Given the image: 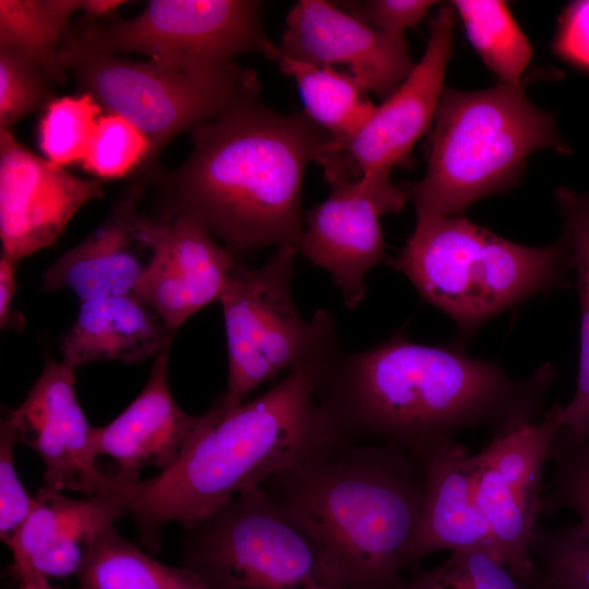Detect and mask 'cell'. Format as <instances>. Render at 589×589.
Instances as JSON below:
<instances>
[{"instance_id": "cell-25", "label": "cell", "mask_w": 589, "mask_h": 589, "mask_svg": "<svg viewBox=\"0 0 589 589\" xmlns=\"http://www.w3.org/2000/svg\"><path fill=\"white\" fill-rule=\"evenodd\" d=\"M82 4L83 0H0V48L29 60L52 81H62L59 44Z\"/></svg>"}, {"instance_id": "cell-2", "label": "cell", "mask_w": 589, "mask_h": 589, "mask_svg": "<svg viewBox=\"0 0 589 589\" xmlns=\"http://www.w3.org/2000/svg\"><path fill=\"white\" fill-rule=\"evenodd\" d=\"M334 328L260 397L228 411L216 399L199 416L183 453L169 469L149 479L124 480L125 516L149 554L159 552L168 524L193 528L237 494L262 485L338 435L318 397L323 371L340 348Z\"/></svg>"}, {"instance_id": "cell-34", "label": "cell", "mask_w": 589, "mask_h": 589, "mask_svg": "<svg viewBox=\"0 0 589 589\" xmlns=\"http://www.w3.org/2000/svg\"><path fill=\"white\" fill-rule=\"evenodd\" d=\"M16 442L17 432L5 417L0 429V538L5 545L16 536L35 505L16 473Z\"/></svg>"}, {"instance_id": "cell-4", "label": "cell", "mask_w": 589, "mask_h": 589, "mask_svg": "<svg viewBox=\"0 0 589 589\" xmlns=\"http://www.w3.org/2000/svg\"><path fill=\"white\" fill-rule=\"evenodd\" d=\"M261 488L346 589H406L401 558L425 478L398 446L334 435Z\"/></svg>"}, {"instance_id": "cell-33", "label": "cell", "mask_w": 589, "mask_h": 589, "mask_svg": "<svg viewBox=\"0 0 589 589\" xmlns=\"http://www.w3.org/2000/svg\"><path fill=\"white\" fill-rule=\"evenodd\" d=\"M530 553L548 581L561 589H589V540L573 538L567 528L536 527Z\"/></svg>"}, {"instance_id": "cell-37", "label": "cell", "mask_w": 589, "mask_h": 589, "mask_svg": "<svg viewBox=\"0 0 589 589\" xmlns=\"http://www.w3.org/2000/svg\"><path fill=\"white\" fill-rule=\"evenodd\" d=\"M17 262L1 253L0 257V326L21 329L24 324L23 315L12 309L16 291Z\"/></svg>"}, {"instance_id": "cell-7", "label": "cell", "mask_w": 589, "mask_h": 589, "mask_svg": "<svg viewBox=\"0 0 589 589\" xmlns=\"http://www.w3.org/2000/svg\"><path fill=\"white\" fill-rule=\"evenodd\" d=\"M59 61L103 109L123 117L147 136L152 154L146 170H153V161L176 135L261 93L256 73L235 62L189 71L87 50L67 35Z\"/></svg>"}, {"instance_id": "cell-17", "label": "cell", "mask_w": 589, "mask_h": 589, "mask_svg": "<svg viewBox=\"0 0 589 589\" xmlns=\"http://www.w3.org/2000/svg\"><path fill=\"white\" fill-rule=\"evenodd\" d=\"M141 187L121 197L107 218L41 274L47 292L68 289L81 301L133 293L156 256L168 217L144 213Z\"/></svg>"}, {"instance_id": "cell-18", "label": "cell", "mask_w": 589, "mask_h": 589, "mask_svg": "<svg viewBox=\"0 0 589 589\" xmlns=\"http://www.w3.org/2000/svg\"><path fill=\"white\" fill-rule=\"evenodd\" d=\"M166 216L156 256L133 293L175 334L194 313L219 300L242 261L193 218Z\"/></svg>"}, {"instance_id": "cell-40", "label": "cell", "mask_w": 589, "mask_h": 589, "mask_svg": "<svg viewBox=\"0 0 589 589\" xmlns=\"http://www.w3.org/2000/svg\"><path fill=\"white\" fill-rule=\"evenodd\" d=\"M530 589H561V588L548 581L546 579L542 578L541 581H538L536 585L531 586Z\"/></svg>"}, {"instance_id": "cell-11", "label": "cell", "mask_w": 589, "mask_h": 589, "mask_svg": "<svg viewBox=\"0 0 589 589\" xmlns=\"http://www.w3.org/2000/svg\"><path fill=\"white\" fill-rule=\"evenodd\" d=\"M563 406L554 402L539 423L492 437L470 455L477 503L491 532L496 557L521 584L536 575L530 544L541 513V482Z\"/></svg>"}, {"instance_id": "cell-32", "label": "cell", "mask_w": 589, "mask_h": 589, "mask_svg": "<svg viewBox=\"0 0 589 589\" xmlns=\"http://www.w3.org/2000/svg\"><path fill=\"white\" fill-rule=\"evenodd\" d=\"M52 80L22 56L0 48V129H11L20 119L52 100Z\"/></svg>"}, {"instance_id": "cell-29", "label": "cell", "mask_w": 589, "mask_h": 589, "mask_svg": "<svg viewBox=\"0 0 589 589\" xmlns=\"http://www.w3.org/2000/svg\"><path fill=\"white\" fill-rule=\"evenodd\" d=\"M101 111L88 93L52 99L38 124V144L45 158L61 167L82 164Z\"/></svg>"}, {"instance_id": "cell-27", "label": "cell", "mask_w": 589, "mask_h": 589, "mask_svg": "<svg viewBox=\"0 0 589 589\" xmlns=\"http://www.w3.org/2000/svg\"><path fill=\"white\" fill-rule=\"evenodd\" d=\"M452 5L462 20L470 44L500 83L522 84L532 48L506 2L456 0Z\"/></svg>"}, {"instance_id": "cell-5", "label": "cell", "mask_w": 589, "mask_h": 589, "mask_svg": "<svg viewBox=\"0 0 589 589\" xmlns=\"http://www.w3.org/2000/svg\"><path fill=\"white\" fill-rule=\"evenodd\" d=\"M387 264L454 321V345L461 348L500 313L539 293L570 287L573 272L563 236L545 247H525L461 215L417 219L413 232Z\"/></svg>"}, {"instance_id": "cell-10", "label": "cell", "mask_w": 589, "mask_h": 589, "mask_svg": "<svg viewBox=\"0 0 589 589\" xmlns=\"http://www.w3.org/2000/svg\"><path fill=\"white\" fill-rule=\"evenodd\" d=\"M67 37L87 50L137 52L189 71L225 67L249 52L280 57L263 27L262 2L253 0H151L132 19L87 21L79 35L69 31Z\"/></svg>"}, {"instance_id": "cell-31", "label": "cell", "mask_w": 589, "mask_h": 589, "mask_svg": "<svg viewBox=\"0 0 589 589\" xmlns=\"http://www.w3.org/2000/svg\"><path fill=\"white\" fill-rule=\"evenodd\" d=\"M491 552L454 551L441 565L418 569L406 589H526Z\"/></svg>"}, {"instance_id": "cell-13", "label": "cell", "mask_w": 589, "mask_h": 589, "mask_svg": "<svg viewBox=\"0 0 589 589\" xmlns=\"http://www.w3.org/2000/svg\"><path fill=\"white\" fill-rule=\"evenodd\" d=\"M456 11L442 4L430 22L425 51L402 84L380 106L351 139L323 152L339 154L352 178L393 184L392 169L409 166L411 149L431 127L445 89L444 79L452 53Z\"/></svg>"}, {"instance_id": "cell-15", "label": "cell", "mask_w": 589, "mask_h": 589, "mask_svg": "<svg viewBox=\"0 0 589 589\" xmlns=\"http://www.w3.org/2000/svg\"><path fill=\"white\" fill-rule=\"evenodd\" d=\"M100 180L83 179L23 146L0 129V238L17 263L51 245L77 211L100 199Z\"/></svg>"}, {"instance_id": "cell-14", "label": "cell", "mask_w": 589, "mask_h": 589, "mask_svg": "<svg viewBox=\"0 0 589 589\" xmlns=\"http://www.w3.org/2000/svg\"><path fill=\"white\" fill-rule=\"evenodd\" d=\"M74 366L46 361L25 400L7 418L19 442L34 449L45 465V484L88 496L105 494L119 500L121 479L97 469L95 428L76 397Z\"/></svg>"}, {"instance_id": "cell-6", "label": "cell", "mask_w": 589, "mask_h": 589, "mask_svg": "<svg viewBox=\"0 0 589 589\" xmlns=\"http://www.w3.org/2000/svg\"><path fill=\"white\" fill-rule=\"evenodd\" d=\"M545 147L570 153L554 116L536 107L522 84L445 88L425 175L404 190L417 219L460 215L476 201L514 185L527 157Z\"/></svg>"}, {"instance_id": "cell-1", "label": "cell", "mask_w": 589, "mask_h": 589, "mask_svg": "<svg viewBox=\"0 0 589 589\" xmlns=\"http://www.w3.org/2000/svg\"><path fill=\"white\" fill-rule=\"evenodd\" d=\"M462 349L412 342L402 332L361 352L339 349L322 374L320 401L339 436L395 444L421 467L460 432L500 437L533 424L554 364L519 378Z\"/></svg>"}, {"instance_id": "cell-23", "label": "cell", "mask_w": 589, "mask_h": 589, "mask_svg": "<svg viewBox=\"0 0 589 589\" xmlns=\"http://www.w3.org/2000/svg\"><path fill=\"white\" fill-rule=\"evenodd\" d=\"M75 577L76 589H208L190 568L158 562L113 525L89 546Z\"/></svg>"}, {"instance_id": "cell-24", "label": "cell", "mask_w": 589, "mask_h": 589, "mask_svg": "<svg viewBox=\"0 0 589 589\" xmlns=\"http://www.w3.org/2000/svg\"><path fill=\"white\" fill-rule=\"evenodd\" d=\"M277 62L284 74L294 79L304 111L329 135L333 144L354 136L377 107L369 91L349 72L281 55Z\"/></svg>"}, {"instance_id": "cell-9", "label": "cell", "mask_w": 589, "mask_h": 589, "mask_svg": "<svg viewBox=\"0 0 589 589\" xmlns=\"http://www.w3.org/2000/svg\"><path fill=\"white\" fill-rule=\"evenodd\" d=\"M292 245L276 248L260 267L239 265L219 301L225 320L229 377L227 390L217 397L225 411L265 381L301 361L336 326L318 310L304 320L291 296L294 257Z\"/></svg>"}, {"instance_id": "cell-21", "label": "cell", "mask_w": 589, "mask_h": 589, "mask_svg": "<svg viewBox=\"0 0 589 589\" xmlns=\"http://www.w3.org/2000/svg\"><path fill=\"white\" fill-rule=\"evenodd\" d=\"M422 469L424 500L402 554V569L443 550L484 549L496 556L488 521L476 500L467 448L454 441L431 456Z\"/></svg>"}, {"instance_id": "cell-35", "label": "cell", "mask_w": 589, "mask_h": 589, "mask_svg": "<svg viewBox=\"0 0 589 589\" xmlns=\"http://www.w3.org/2000/svg\"><path fill=\"white\" fill-rule=\"evenodd\" d=\"M429 0L340 1L336 5L371 27L393 36H405L435 4Z\"/></svg>"}, {"instance_id": "cell-26", "label": "cell", "mask_w": 589, "mask_h": 589, "mask_svg": "<svg viewBox=\"0 0 589 589\" xmlns=\"http://www.w3.org/2000/svg\"><path fill=\"white\" fill-rule=\"evenodd\" d=\"M576 274L580 305V351L577 386L568 405L563 406V428L578 438H589V191L560 187L555 191Z\"/></svg>"}, {"instance_id": "cell-39", "label": "cell", "mask_w": 589, "mask_h": 589, "mask_svg": "<svg viewBox=\"0 0 589 589\" xmlns=\"http://www.w3.org/2000/svg\"><path fill=\"white\" fill-rule=\"evenodd\" d=\"M17 580L20 581L19 589H57L49 584L47 577L38 573L24 575Z\"/></svg>"}, {"instance_id": "cell-20", "label": "cell", "mask_w": 589, "mask_h": 589, "mask_svg": "<svg viewBox=\"0 0 589 589\" xmlns=\"http://www.w3.org/2000/svg\"><path fill=\"white\" fill-rule=\"evenodd\" d=\"M170 345L156 356L149 377L140 395L111 422L95 428L97 454L112 457L117 474L140 479L145 467L165 471L181 456L199 422V416L184 412L168 385Z\"/></svg>"}, {"instance_id": "cell-38", "label": "cell", "mask_w": 589, "mask_h": 589, "mask_svg": "<svg viewBox=\"0 0 589 589\" xmlns=\"http://www.w3.org/2000/svg\"><path fill=\"white\" fill-rule=\"evenodd\" d=\"M125 4L121 0H83L82 11L88 21L109 17L119 7Z\"/></svg>"}, {"instance_id": "cell-19", "label": "cell", "mask_w": 589, "mask_h": 589, "mask_svg": "<svg viewBox=\"0 0 589 589\" xmlns=\"http://www.w3.org/2000/svg\"><path fill=\"white\" fill-rule=\"evenodd\" d=\"M34 500L28 518L7 544L16 579L31 573L48 579L76 576L97 537L125 517L123 503L105 494L74 500L45 484Z\"/></svg>"}, {"instance_id": "cell-22", "label": "cell", "mask_w": 589, "mask_h": 589, "mask_svg": "<svg viewBox=\"0 0 589 589\" xmlns=\"http://www.w3.org/2000/svg\"><path fill=\"white\" fill-rule=\"evenodd\" d=\"M173 335L134 293L100 297L81 301L60 350L62 361L74 368L103 360L132 363L156 356Z\"/></svg>"}, {"instance_id": "cell-8", "label": "cell", "mask_w": 589, "mask_h": 589, "mask_svg": "<svg viewBox=\"0 0 589 589\" xmlns=\"http://www.w3.org/2000/svg\"><path fill=\"white\" fill-rule=\"evenodd\" d=\"M187 531L183 566L208 589H346L261 485Z\"/></svg>"}, {"instance_id": "cell-28", "label": "cell", "mask_w": 589, "mask_h": 589, "mask_svg": "<svg viewBox=\"0 0 589 589\" xmlns=\"http://www.w3.org/2000/svg\"><path fill=\"white\" fill-rule=\"evenodd\" d=\"M550 459L553 476L541 513L575 512L579 521L567 530L577 540H589V438H578L562 426L553 438Z\"/></svg>"}, {"instance_id": "cell-30", "label": "cell", "mask_w": 589, "mask_h": 589, "mask_svg": "<svg viewBox=\"0 0 589 589\" xmlns=\"http://www.w3.org/2000/svg\"><path fill=\"white\" fill-rule=\"evenodd\" d=\"M152 154L147 136L123 117L107 112L98 120L82 166L101 179L122 178L143 169Z\"/></svg>"}, {"instance_id": "cell-36", "label": "cell", "mask_w": 589, "mask_h": 589, "mask_svg": "<svg viewBox=\"0 0 589 589\" xmlns=\"http://www.w3.org/2000/svg\"><path fill=\"white\" fill-rule=\"evenodd\" d=\"M554 50L566 60L589 69V0L573 1L565 8Z\"/></svg>"}, {"instance_id": "cell-3", "label": "cell", "mask_w": 589, "mask_h": 589, "mask_svg": "<svg viewBox=\"0 0 589 589\" xmlns=\"http://www.w3.org/2000/svg\"><path fill=\"white\" fill-rule=\"evenodd\" d=\"M190 132V155L163 177L160 212L193 218L240 257L285 244L299 251L304 175L329 135L304 110L281 113L260 97Z\"/></svg>"}, {"instance_id": "cell-12", "label": "cell", "mask_w": 589, "mask_h": 589, "mask_svg": "<svg viewBox=\"0 0 589 589\" xmlns=\"http://www.w3.org/2000/svg\"><path fill=\"white\" fill-rule=\"evenodd\" d=\"M323 170L330 192L305 212L299 252L330 273L345 305L356 310L366 296V274L386 257L381 217L398 213L409 197L396 185L351 178L338 163Z\"/></svg>"}, {"instance_id": "cell-16", "label": "cell", "mask_w": 589, "mask_h": 589, "mask_svg": "<svg viewBox=\"0 0 589 589\" xmlns=\"http://www.w3.org/2000/svg\"><path fill=\"white\" fill-rule=\"evenodd\" d=\"M278 48L281 56L314 65H347L382 101L416 65L405 36L380 32L324 0H300L290 9Z\"/></svg>"}]
</instances>
